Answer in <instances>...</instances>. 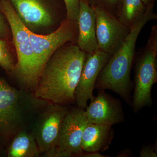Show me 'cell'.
I'll use <instances>...</instances> for the list:
<instances>
[{"mask_svg": "<svg viewBox=\"0 0 157 157\" xmlns=\"http://www.w3.org/2000/svg\"><path fill=\"white\" fill-rule=\"evenodd\" d=\"M86 53L76 43L59 47L48 59L34 92L37 98L67 106L75 104V91Z\"/></svg>", "mask_w": 157, "mask_h": 157, "instance_id": "cell-1", "label": "cell"}, {"mask_svg": "<svg viewBox=\"0 0 157 157\" xmlns=\"http://www.w3.org/2000/svg\"><path fill=\"white\" fill-rule=\"evenodd\" d=\"M154 5L147 6L142 17L131 28L128 35L119 48L110 57L96 82L95 88L111 90L132 107L131 92L133 84L131 72L136 53V42L146 24L157 19V14L154 12Z\"/></svg>", "mask_w": 157, "mask_h": 157, "instance_id": "cell-2", "label": "cell"}, {"mask_svg": "<svg viewBox=\"0 0 157 157\" xmlns=\"http://www.w3.org/2000/svg\"><path fill=\"white\" fill-rule=\"evenodd\" d=\"M48 103L32 92L17 89L0 77V144H9L16 134L27 130Z\"/></svg>", "mask_w": 157, "mask_h": 157, "instance_id": "cell-3", "label": "cell"}, {"mask_svg": "<svg viewBox=\"0 0 157 157\" xmlns=\"http://www.w3.org/2000/svg\"><path fill=\"white\" fill-rule=\"evenodd\" d=\"M0 11L9 24L17 54L13 76H15L21 88L34 93L37 82L29 30L19 19L9 0H0Z\"/></svg>", "mask_w": 157, "mask_h": 157, "instance_id": "cell-4", "label": "cell"}, {"mask_svg": "<svg viewBox=\"0 0 157 157\" xmlns=\"http://www.w3.org/2000/svg\"><path fill=\"white\" fill-rule=\"evenodd\" d=\"M28 29L47 34L57 29L67 17L63 0H9Z\"/></svg>", "mask_w": 157, "mask_h": 157, "instance_id": "cell-5", "label": "cell"}, {"mask_svg": "<svg viewBox=\"0 0 157 157\" xmlns=\"http://www.w3.org/2000/svg\"><path fill=\"white\" fill-rule=\"evenodd\" d=\"M157 25L152 27L146 45L135 53V90L132 107L134 112L152 104L151 91L157 82Z\"/></svg>", "mask_w": 157, "mask_h": 157, "instance_id": "cell-6", "label": "cell"}, {"mask_svg": "<svg viewBox=\"0 0 157 157\" xmlns=\"http://www.w3.org/2000/svg\"><path fill=\"white\" fill-rule=\"evenodd\" d=\"M77 21L65 19L56 30L49 34H38L29 31L35 62V75L38 84L44 66L54 52L69 42L76 43Z\"/></svg>", "mask_w": 157, "mask_h": 157, "instance_id": "cell-7", "label": "cell"}, {"mask_svg": "<svg viewBox=\"0 0 157 157\" xmlns=\"http://www.w3.org/2000/svg\"><path fill=\"white\" fill-rule=\"evenodd\" d=\"M88 122L85 109L77 107L69 110L62 123L56 145L43 156H81L83 151L81 147L82 133Z\"/></svg>", "mask_w": 157, "mask_h": 157, "instance_id": "cell-8", "label": "cell"}, {"mask_svg": "<svg viewBox=\"0 0 157 157\" xmlns=\"http://www.w3.org/2000/svg\"><path fill=\"white\" fill-rule=\"evenodd\" d=\"M69 111L67 106L49 102L37 116L31 132L42 154L50 151L56 145L62 123Z\"/></svg>", "mask_w": 157, "mask_h": 157, "instance_id": "cell-9", "label": "cell"}, {"mask_svg": "<svg viewBox=\"0 0 157 157\" xmlns=\"http://www.w3.org/2000/svg\"><path fill=\"white\" fill-rule=\"evenodd\" d=\"M93 7L96 15L98 49L112 56L120 47L131 28L101 7Z\"/></svg>", "mask_w": 157, "mask_h": 157, "instance_id": "cell-10", "label": "cell"}, {"mask_svg": "<svg viewBox=\"0 0 157 157\" xmlns=\"http://www.w3.org/2000/svg\"><path fill=\"white\" fill-rule=\"evenodd\" d=\"M110 56L97 49L91 53H86L81 75L75 91V103L78 108L85 109L89 100L95 97L93 92L101 70L106 64Z\"/></svg>", "mask_w": 157, "mask_h": 157, "instance_id": "cell-11", "label": "cell"}, {"mask_svg": "<svg viewBox=\"0 0 157 157\" xmlns=\"http://www.w3.org/2000/svg\"><path fill=\"white\" fill-rule=\"evenodd\" d=\"M98 96L85 109L89 123L112 126L124 120L120 101L99 90Z\"/></svg>", "mask_w": 157, "mask_h": 157, "instance_id": "cell-12", "label": "cell"}, {"mask_svg": "<svg viewBox=\"0 0 157 157\" xmlns=\"http://www.w3.org/2000/svg\"><path fill=\"white\" fill-rule=\"evenodd\" d=\"M78 25L76 45L86 53L98 49L96 33V15L94 7L88 0H80L77 19Z\"/></svg>", "mask_w": 157, "mask_h": 157, "instance_id": "cell-13", "label": "cell"}, {"mask_svg": "<svg viewBox=\"0 0 157 157\" xmlns=\"http://www.w3.org/2000/svg\"><path fill=\"white\" fill-rule=\"evenodd\" d=\"M113 137L112 126L88 122L82 133L81 147L86 152L104 151Z\"/></svg>", "mask_w": 157, "mask_h": 157, "instance_id": "cell-14", "label": "cell"}, {"mask_svg": "<svg viewBox=\"0 0 157 157\" xmlns=\"http://www.w3.org/2000/svg\"><path fill=\"white\" fill-rule=\"evenodd\" d=\"M8 145L9 157H38L42 154L33 135L27 130L16 134Z\"/></svg>", "mask_w": 157, "mask_h": 157, "instance_id": "cell-15", "label": "cell"}, {"mask_svg": "<svg viewBox=\"0 0 157 157\" xmlns=\"http://www.w3.org/2000/svg\"><path fill=\"white\" fill-rule=\"evenodd\" d=\"M147 7L141 0H122L118 19L131 28L142 17Z\"/></svg>", "mask_w": 157, "mask_h": 157, "instance_id": "cell-16", "label": "cell"}, {"mask_svg": "<svg viewBox=\"0 0 157 157\" xmlns=\"http://www.w3.org/2000/svg\"><path fill=\"white\" fill-rule=\"evenodd\" d=\"M9 41L0 37V67L6 73L13 76L16 63L9 47Z\"/></svg>", "mask_w": 157, "mask_h": 157, "instance_id": "cell-17", "label": "cell"}, {"mask_svg": "<svg viewBox=\"0 0 157 157\" xmlns=\"http://www.w3.org/2000/svg\"><path fill=\"white\" fill-rule=\"evenodd\" d=\"M122 0H88L93 7H99L117 17Z\"/></svg>", "mask_w": 157, "mask_h": 157, "instance_id": "cell-18", "label": "cell"}, {"mask_svg": "<svg viewBox=\"0 0 157 157\" xmlns=\"http://www.w3.org/2000/svg\"><path fill=\"white\" fill-rule=\"evenodd\" d=\"M66 8V18L77 21L79 12L80 0H63Z\"/></svg>", "mask_w": 157, "mask_h": 157, "instance_id": "cell-19", "label": "cell"}, {"mask_svg": "<svg viewBox=\"0 0 157 157\" xmlns=\"http://www.w3.org/2000/svg\"><path fill=\"white\" fill-rule=\"evenodd\" d=\"M0 37L10 41L12 39L11 30L9 24L1 11H0Z\"/></svg>", "mask_w": 157, "mask_h": 157, "instance_id": "cell-20", "label": "cell"}, {"mask_svg": "<svg viewBox=\"0 0 157 157\" xmlns=\"http://www.w3.org/2000/svg\"><path fill=\"white\" fill-rule=\"evenodd\" d=\"M140 157H157V154L155 147L144 146L140 151Z\"/></svg>", "mask_w": 157, "mask_h": 157, "instance_id": "cell-21", "label": "cell"}, {"mask_svg": "<svg viewBox=\"0 0 157 157\" xmlns=\"http://www.w3.org/2000/svg\"><path fill=\"white\" fill-rule=\"evenodd\" d=\"M81 157H106L101 154L99 152H86V154H82Z\"/></svg>", "mask_w": 157, "mask_h": 157, "instance_id": "cell-22", "label": "cell"}, {"mask_svg": "<svg viewBox=\"0 0 157 157\" xmlns=\"http://www.w3.org/2000/svg\"><path fill=\"white\" fill-rule=\"evenodd\" d=\"M141 1L143 2L144 5L147 7L149 5L154 4L155 0H141Z\"/></svg>", "mask_w": 157, "mask_h": 157, "instance_id": "cell-23", "label": "cell"}]
</instances>
